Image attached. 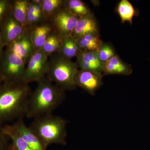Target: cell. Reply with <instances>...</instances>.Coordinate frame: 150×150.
<instances>
[{
	"instance_id": "1",
	"label": "cell",
	"mask_w": 150,
	"mask_h": 150,
	"mask_svg": "<svg viewBox=\"0 0 150 150\" xmlns=\"http://www.w3.org/2000/svg\"><path fill=\"white\" fill-rule=\"evenodd\" d=\"M34 49L28 33L5 47L0 59V74L4 82H23L26 66Z\"/></svg>"
},
{
	"instance_id": "2",
	"label": "cell",
	"mask_w": 150,
	"mask_h": 150,
	"mask_svg": "<svg viewBox=\"0 0 150 150\" xmlns=\"http://www.w3.org/2000/svg\"><path fill=\"white\" fill-rule=\"evenodd\" d=\"M31 88L23 82H4L0 86V127L24 118Z\"/></svg>"
},
{
	"instance_id": "3",
	"label": "cell",
	"mask_w": 150,
	"mask_h": 150,
	"mask_svg": "<svg viewBox=\"0 0 150 150\" xmlns=\"http://www.w3.org/2000/svg\"><path fill=\"white\" fill-rule=\"evenodd\" d=\"M37 83L28 101L25 114L27 118L34 119L53 113L65 99V91L53 84L46 76Z\"/></svg>"
},
{
	"instance_id": "4",
	"label": "cell",
	"mask_w": 150,
	"mask_h": 150,
	"mask_svg": "<svg viewBox=\"0 0 150 150\" xmlns=\"http://www.w3.org/2000/svg\"><path fill=\"white\" fill-rule=\"evenodd\" d=\"M67 121L53 113L33 119L28 126L46 150L53 144L66 145Z\"/></svg>"
},
{
	"instance_id": "5",
	"label": "cell",
	"mask_w": 150,
	"mask_h": 150,
	"mask_svg": "<svg viewBox=\"0 0 150 150\" xmlns=\"http://www.w3.org/2000/svg\"><path fill=\"white\" fill-rule=\"evenodd\" d=\"M78 70L77 63L56 53L50 56L46 76L65 91L73 90L77 87L74 79Z\"/></svg>"
},
{
	"instance_id": "6",
	"label": "cell",
	"mask_w": 150,
	"mask_h": 150,
	"mask_svg": "<svg viewBox=\"0 0 150 150\" xmlns=\"http://www.w3.org/2000/svg\"><path fill=\"white\" fill-rule=\"evenodd\" d=\"M48 58L41 49L34 51L28 63L23 81L28 84L37 82L46 76L49 62Z\"/></svg>"
},
{
	"instance_id": "7",
	"label": "cell",
	"mask_w": 150,
	"mask_h": 150,
	"mask_svg": "<svg viewBox=\"0 0 150 150\" xmlns=\"http://www.w3.org/2000/svg\"><path fill=\"white\" fill-rule=\"evenodd\" d=\"M26 32L25 28L14 17L11 11L0 27V37L5 47L22 37Z\"/></svg>"
},
{
	"instance_id": "8",
	"label": "cell",
	"mask_w": 150,
	"mask_h": 150,
	"mask_svg": "<svg viewBox=\"0 0 150 150\" xmlns=\"http://www.w3.org/2000/svg\"><path fill=\"white\" fill-rule=\"evenodd\" d=\"M79 19L62 7L50 21L55 31L60 36H66L72 35Z\"/></svg>"
},
{
	"instance_id": "9",
	"label": "cell",
	"mask_w": 150,
	"mask_h": 150,
	"mask_svg": "<svg viewBox=\"0 0 150 150\" xmlns=\"http://www.w3.org/2000/svg\"><path fill=\"white\" fill-rule=\"evenodd\" d=\"M102 73L79 69L75 76L74 82L92 95H93L103 84Z\"/></svg>"
},
{
	"instance_id": "10",
	"label": "cell",
	"mask_w": 150,
	"mask_h": 150,
	"mask_svg": "<svg viewBox=\"0 0 150 150\" xmlns=\"http://www.w3.org/2000/svg\"><path fill=\"white\" fill-rule=\"evenodd\" d=\"M54 30L51 22L45 21L27 30L34 51L42 48L47 38Z\"/></svg>"
},
{
	"instance_id": "11",
	"label": "cell",
	"mask_w": 150,
	"mask_h": 150,
	"mask_svg": "<svg viewBox=\"0 0 150 150\" xmlns=\"http://www.w3.org/2000/svg\"><path fill=\"white\" fill-rule=\"evenodd\" d=\"M76 58L80 69L102 73L103 63L98 59L97 52L82 50Z\"/></svg>"
},
{
	"instance_id": "12",
	"label": "cell",
	"mask_w": 150,
	"mask_h": 150,
	"mask_svg": "<svg viewBox=\"0 0 150 150\" xmlns=\"http://www.w3.org/2000/svg\"><path fill=\"white\" fill-rule=\"evenodd\" d=\"M102 72L106 75L129 76L133 72V69L130 65L122 61L116 54L107 62L103 63Z\"/></svg>"
},
{
	"instance_id": "13",
	"label": "cell",
	"mask_w": 150,
	"mask_h": 150,
	"mask_svg": "<svg viewBox=\"0 0 150 150\" xmlns=\"http://www.w3.org/2000/svg\"><path fill=\"white\" fill-rule=\"evenodd\" d=\"M98 32L96 19L91 13L79 19L72 36L76 39L87 34L98 33Z\"/></svg>"
},
{
	"instance_id": "14",
	"label": "cell",
	"mask_w": 150,
	"mask_h": 150,
	"mask_svg": "<svg viewBox=\"0 0 150 150\" xmlns=\"http://www.w3.org/2000/svg\"><path fill=\"white\" fill-rule=\"evenodd\" d=\"M13 125L27 142L31 150H46L40 140L33 133L29 127L26 126L23 118L16 121Z\"/></svg>"
},
{
	"instance_id": "15",
	"label": "cell",
	"mask_w": 150,
	"mask_h": 150,
	"mask_svg": "<svg viewBox=\"0 0 150 150\" xmlns=\"http://www.w3.org/2000/svg\"><path fill=\"white\" fill-rule=\"evenodd\" d=\"M60 36L61 44L58 54L71 60L74 57H76L82 50L76 39L71 35Z\"/></svg>"
},
{
	"instance_id": "16",
	"label": "cell",
	"mask_w": 150,
	"mask_h": 150,
	"mask_svg": "<svg viewBox=\"0 0 150 150\" xmlns=\"http://www.w3.org/2000/svg\"><path fill=\"white\" fill-rule=\"evenodd\" d=\"M0 130L11 140L15 150H32L13 124L3 126Z\"/></svg>"
},
{
	"instance_id": "17",
	"label": "cell",
	"mask_w": 150,
	"mask_h": 150,
	"mask_svg": "<svg viewBox=\"0 0 150 150\" xmlns=\"http://www.w3.org/2000/svg\"><path fill=\"white\" fill-rule=\"evenodd\" d=\"M76 40L82 50L93 52H97L103 43L99 33L87 34Z\"/></svg>"
},
{
	"instance_id": "18",
	"label": "cell",
	"mask_w": 150,
	"mask_h": 150,
	"mask_svg": "<svg viewBox=\"0 0 150 150\" xmlns=\"http://www.w3.org/2000/svg\"><path fill=\"white\" fill-rule=\"evenodd\" d=\"M63 7L79 18L91 13L87 6L81 0H65Z\"/></svg>"
},
{
	"instance_id": "19",
	"label": "cell",
	"mask_w": 150,
	"mask_h": 150,
	"mask_svg": "<svg viewBox=\"0 0 150 150\" xmlns=\"http://www.w3.org/2000/svg\"><path fill=\"white\" fill-rule=\"evenodd\" d=\"M29 0L12 1V12L14 17L26 30L27 7Z\"/></svg>"
},
{
	"instance_id": "20",
	"label": "cell",
	"mask_w": 150,
	"mask_h": 150,
	"mask_svg": "<svg viewBox=\"0 0 150 150\" xmlns=\"http://www.w3.org/2000/svg\"><path fill=\"white\" fill-rule=\"evenodd\" d=\"M117 12L123 23L128 22L132 24L133 18L137 15V11L134 6L128 0H121L119 2L117 7Z\"/></svg>"
},
{
	"instance_id": "21",
	"label": "cell",
	"mask_w": 150,
	"mask_h": 150,
	"mask_svg": "<svg viewBox=\"0 0 150 150\" xmlns=\"http://www.w3.org/2000/svg\"><path fill=\"white\" fill-rule=\"evenodd\" d=\"M61 44V36L54 30L47 38L41 49L49 57L59 52Z\"/></svg>"
},
{
	"instance_id": "22",
	"label": "cell",
	"mask_w": 150,
	"mask_h": 150,
	"mask_svg": "<svg viewBox=\"0 0 150 150\" xmlns=\"http://www.w3.org/2000/svg\"><path fill=\"white\" fill-rule=\"evenodd\" d=\"M64 0H42V13L46 21H51L55 13L63 7Z\"/></svg>"
},
{
	"instance_id": "23",
	"label": "cell",
	"mask_w": 150,
	"mask_h": 150,
	"mask_svg": "<svg viewBox=\"0 0 150 150\" xmlns=\"http://www.w3.org/2000/svg\"><path fill=\"white\" fill-rule=\"evenodd\" d=\"M97 54L100 61L102 63L107 62L116 54L114 48L111 45L103 42Z\"/></svg>"
},
{
	"instance_id": "24",
	"label": "cell",
	"mask_w": 150,
	"mask_h": 150,
	"mask_svg": "<svg viewBox=\"0 0 150 150\" xmlns=\"http://www.w3.org/2000/svg\"><path fill=\"white\" fill-rule=\"evenodd\" d=\"M12 1L0 0V27L3 22L11 12Z\"/></svg>"
},
{
	"instance_id": "25",
	"label": "cell",
	"mask_w": 150,
	"mask_h": 150,
	"mask_svg": "<svg viewBox=\"0 0 150 150\" xmlns=\"http://www.w3.org/2000/svg\"><path fill=\"white\" fill-rule=\"evenodd\" d=\"M43 15H39L34 13L30 15H28L27 24H26V31L30 28L45 21Z\"/></svg>"
},
{
	"instance_id": "26",
	"label": "cell",
	"mask_w": 150,
	"mask_h": 150,
	"mask_svg": "<svg viewBox=\"0 0 150 150\" xmlns=\"http://www.w3.org/2000/svg\"><path fill=\"white\" fill-rule=\"evenodd\" d=\"M8 138L0 130V150H7V138Z\"/></svg>"
},
{
	"instance_id": "27",
	"label": "cell",
	"mask_w": 150,
	"mask_h": 150,
	"mask_svg": "<svg viewBox=\"0 0 150 150\" xmlns=\"http://www.w3.org/2000/svg\"><path fill=\"white\" fill-rule=\"evenodd\" d=\"M34 4V7H35V13L39 15H43L41 4Z\"/></svg>"
},
{
	"instance_id": "28",
	"label": "cell",
	"mask_w": 150,
	"mask_h": 150,
	"mask_svg": "<svg viewBox=\"0 0 150 150\" xmlns=\"http://www.w3.org/2000/svg\"><path fill=\"white\" fill-rule=\"evenodd\" d=\"M4 48L5 46H4V44H3L1 39V37H0V59H1L2 55Z\"/></svg>"
},
{
	"instance_id": "29",
	"label": "cell",
	"mask_w": 150,
	"mask_h": 150,
	"mask_svg": "<svg viewBox=\"0 0 150 150\" xmlns=\"http://www.w3.org/2000/svg\"><path fill=\"white\" fill-rule=\"evenodd\" d=\"M31 1L33 4H41L42 0H33Z\"/></svg>"
},
{
	"instance_id": "30",
	"label": "cell",
	"mask_w": 150,
	"mask_h": 150,
	"mask_svg": "<svg viewBox=\"0 0 150 150\" xmlns=\"http://www.w3.org/2000/svg\"><path fill=\"white\" fill-rule=\"evenodd\" d=\"M7 150H15L14 149L13 147L12 144H11L9 146Z\"/></svg>"
},
{
	"instance_id": "31",
	"label": "cell",
	"mask_w": 150,
	"mask_h": 150,
	"mask_svg": "<svg viewBox=\"0 0 150 150\" xmlns=\"http://www.w3.org/2000/svg\"><path fill=\"white\" fill-rule=\"evenodd\" d=\"M3 82H4V81H3V78L2 77L1 75L0 74V86L2 84Z\"/></svg>"
}]
</instances>
